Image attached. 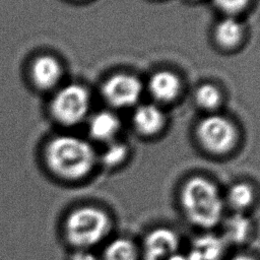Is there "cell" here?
I'll return each mask as SVG.
<instances>
[{
    "instance_id": "obj_1",
    "label": "cell",
    "mask_w": 260,
    "mask_h": 260,
    "mask_svg": "<svg viewBox=\"0 0 260 260\" xmlns=\"http://www.w3.org/2000/svg\"><path fill=\"white\" fill-rule=\"evenodd\" d=\"M180 207L194 226L210 230L223 220L225 204L223 195L213 181L203 176H192L181 186Z\"/></svg>"
},
{
    "instance_id": "obj_2",
    "label": "cell",
    "mask_w": 260,
    "mask_h": 260,
    "mask_svg": "<svg viewBox=\"0 0 260 260\" xmlns=\"http://www.w3.org/2000/svg\"><path fill=\"white\" fill-rule=\"evenodd\" d=\"M45 160L52 173L69 181L85 178L99 162L98 153L87 140L69 134L55 136L48 142Z\"/></svg>"
},
{
    "instance_id": "obj_3",
    "label": "cell",
    "mask_w": 260,
    "mask_h": 260,
    "mask_svg": "<svg viewBox=\"0 0 260 260\" xmlns=\"http://www.w3.org/2000/svg\"><path fill=\"white\" fill-rule=\"evenodd\" d=\"M111 228L112 219L108 212L92 205L73 209L64 224L67 240L78 250H88L104 241Z\"/></svg>"
},
{
    "instance_id": "obj_4",
    "label": "cell",
    "mask_w": 260,
    "mask_h": 260,
    "mask_svg": "<svg viewBox=\"0 0 260 260\" xmlns=\"http://www.w3.org/2000/svg\"><path fill=\"white\" fill-rule=\"evenodd\" d=\"M195 137L205 152L223 156L237 147L240 133L230 118L216 112L206 114L198 121L195 127Z\"/></svg>"
},
{
    "instance_id": "obj_5",
    "label": "cell",
    "mask_w": 260,
    "mask_h": 260,
    "mask_svg": "<svg viewBox=\"0 0 260 260\" xmlns=\"http://www.w3.org/2000/svg\"><path fill=\"white\" fill-rule=\"evenodd\" d=\"M89 90L80 83H68L59 87L50 104L54 119L65 126H74L88 118Z\"/></svg>"
},
{
    "instance_id": "obj_6",
    "label": "cell",
    "mask_w": 260,
    "mask_h": 260,
    "mask_svg": "<svg viewBox=\"0 0 260 260\" xmlns=\"http://www.w3.org/2000/svg\"><path fill=\"white\" fill-rule=\"evenodd\" d=\"M144 85L134 74L116 72L108 76L102 84L104 101L112 108L127 109L136 107L143 93Z\"/></svg>"
},
{
    "instance_id": "obj_7",
    "label": "cell",
    "mask_w": 260,
    "mask_h": 260,
    "mask_svg": "<svg viewBox=\"0 0 260 260\" xmlns=\"http://www.w3.org/2000/svg\"><path fill=\"white\" fill-rule=\"evenodd\" d=\"M180 239L177 233L168 226H157L144 238L140 249L142 260H170L179 253Z\"/></svg>"
},
{
    "instance_id": "obj_8",
    "label": "cell",
    "mask_w": 260,
    "mask_h": 260,
    "mask_svg": "<svg viewBox=\"0 0 260 260\" xmlns=\"http://www.w3.org/2000/svg\"><path fill=\"white\" fill-rule=\"evenodd\" d=\"M145 86L153 103L159 106L174 103L180 98L183 90L181 77L169 69L154 71Z\"/></svg>"
},
{
    "instance_id": "obj_9",
    "label": "cell",
    "mask_w": 260,
    "mask_h": 260,
    "mask_svg": "<svg viewBox=\"0 0 260 260\" xmlns=\"http://www.w3.org/2000/svg\"><path fill=\"white\" fill-rule=\"evenodd\" d=\"M132 126L141 136L154 137L162 132L167 125V116L161 106L155 103L138 104L132 114Z\"/></svg>"
},
{
    "instance_id": "obj_10",
    "label": "cell",
    "mask_w": 260,
    "mask_h": 260,
    "mask_svg": "<svg viewBox=\"0 0 260 260\" xmlns=\"http://www.w3.org/2000/svg\"><path fill=\"white\" fill-rule=\"evenodd\" d=\"M63 76V67L58 58L43 54L36 57L30 65V77L40 89H52L58 86Z\"/></svg>"
},
{
    "instance_id": "obj_11",
    "label": "cell",
    "mask_w": 260,
    "mask_h": 260,
    "mask_svg": "<svg viewBox=\"0 0 260 260\" xmlns=\"http://www.w3.org/2000/svg\"><path fill=\"white\" fill-rule=\"evenodd\" d=\"M245 36V25L239 17L223 16L213 27L214 43L224 51H233L241 47Z\"/></svg>"
},
{
    "instance_id": "obj_12",
    "label": "cell",
    "mask_w": 260,
    "mask_h": 260,
    "mask_svg": "<svg viewBox=\"0 0 260 260\" xmlns=\"http://www.w3.org/2000/svg\"><path fill=\"white\" fill-rule=\"evenodd\" d=\"M121 130V120L112 111L102 110L87 118L89 136L104 144L117 139Z\"/></svg>"
},
{
    "instance_id": "obj_13",
    "label": "cell",
    "mask_w": 260,
    "mask_h": 260,
    "mask_svg": "<svg viewBox=\"0 0 260 260\" xmlns=\"http://www.w3.org/2000/svg\"><path fill=\"white\" fill-rule=\"evenodd\" d=\"M257 198L256 189L246 181L233 183L223 195L225 206L234 213H246L255 203Z\"/></svg>"
},
{
    "instance_id": "obj_14",
    "label": "cell",
    "mask_w": 260,
    "mask_h": 260,
    "mask_svg": "<svg viewBox=\"0 0 260 260\" xmlns=\"http://www.w3.org/2000/svg\"><path fill=\"white\" fill-rule=\"evenodd\" d=\"M252 220L245 213H234L224 221L223 238L234 244H244L253 235Z\"/></svg>"
},
{
    "instance_id": "obj_15",
    "label": "cell",
    "mask_w": 260,
    "mask_h": 260,
    "mask_svg": "<svg viewBox=\"0 0 260 260\" xmlns=\"http://www.w3.org/2000/svg\"><path fill=\"white\" fill-rule=\"evenodd\" d=\"M102 260H139L140 249L127 237H117L105 247Z\"/></svg>"
},
{
    "instance_id": "obj_16",
    "label": "cell",
    "mask_w": 260,
    "mask_h": 260,
    "mask_svg": "<svg viewBox=\"0 0 260 260\" xmlns=\"http://www.w3.org/2000/svg\"><path fill=\"white\" fill-rule=\"evenodd\" d=\"M193 99L195 105L199 109L205 112V114H211L216 113L220 108L223 101V94L216 84L203 82L195 88Z\"/></svg>"
},
{
    "instance_id": "obj_17",
    "label": "cell",
    "mask_w": 260,
    "mask_h": 260,
    "mask_svg": "<svg viewBox=\"0 0 260 260\" xmlns=\"http://www.w3.org/2000/svg\"><path fill=\"white\" fill-rule=\"evenodd\" d=\"M222 249L223 244L218 238L205 236L197 239L187 256L189 260H218Z\"/></svg>"
},
{
    "instance_id": "obj_18",
    "label": "cell",
    "mask_w": 260,
    "mask_h": 260,
    "mask_svg": "<svg viewBox=\"0 0 260 260\" xmlns=\"http://www.w3.org/2000/svg\"><path fill=\"white\" fill-rule=\"evenodd\" d=\"M129 156V148L126 143L115 139L105 144L104 149L98 154V159L105 167L115 169L122 166Z\"/></svg>"
},
{
    "instance_id": "obj_19",
    "label": "cell",
    "mask_w": 260,
    "mask_h": 260,
    "mask_svg": "<svg viewBox=\"0 0 260 260\" xmlns=\"http://www.w3.org/2000/svg\"><path fill=\"white\" fill-rule=\"evenodd\" d=\"M211 2L223 16L239 17L249 8L252 0H211Z\"/></svg>"
},
{
    "instance_id": "obj_20",
    "label": "cell",
    "mask_w": 260,
    "mask_h": 260,
    "mask_svg": "<svg viewBox=\"0 0 260 260\" xmlns=\"http://www.w3.org/2000/svg\"><path fill=\"white\" fill-rule=\"evenodd\" d=\"M71 260H102L101 257L96 256L88 250H77L71 257Z\"/></svg>"
},
{
    "instance_id": "obj_21",
    "label": "cell",
    "mask_w": 260,
    "mask_h": 260,
    "mask_svg": "<svg viewBox=\"0 0 260 260\" xmlns=\"http://www.w3.org/2000/svg\"><path fill=\"white\" fill-rule=\"evenodd\" d=\"M229 260H259L255 256L248 253H239L232 256Z\"/></svg>"
},
{
    "instance_id": "obj_22",
    "label": "cell",
    "mask_w": 260,
    "mask_h": 260,
    "mask_svg": "<svg viewBox=\"0 0 260 260\" xmlns=\"http://www.w3.org/2000/svg\"><path fill=\"white\" fill-rule=\"evenodd\" d=\"M190 1H197V0H190Z\"/></svg>"
}]
</instances>
